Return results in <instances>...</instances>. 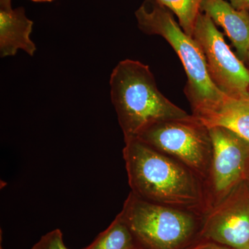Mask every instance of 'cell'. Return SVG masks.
Instances as JSON below:
<instances>
[{
    "label": "cell",
    "instance_id": "cell-1",
    "mask_svg": "<svg viewBox=\"0 0 249 249\" xmlns=\"http://www.w3.org/2000/svg\"><path fill=\"white\" fill-rule=\"evenodd\" d=\"M131 192L143 200L207 213L204 182L189 168L137 138L124 139Z\"/></svg>",
    "mask_w": 249,
    "mask_h": 249
},
{
    "label": "cell",
    "instance_id": "cell-2",
    "mask_svg": "<svg viewBox=\"0 0 249 249\" xmlns=\"http://www.w3.org/2000/svg\"><path fill=\"white\" fill-rule=\"evenodd\" d=\"M109 83L124 140L136 138L157 123L191 116L162 94L150 67L142 62L122 60L113 70Z\"/></svg>",
    "mask_w": 249,
    "mask_h": 249
},
{
    "label": "cell",
    "instance_id": "cell-3",
    "mask_svg": "<svg viewBox=\"0 0 249 249\" xmlns=\"http://www.w3.org/2000/svg\"><path fill=\"white\" fill-rule=\"evenodd\" d=\"M135 16L142 32L163 37L182 62L188 78L184 92L193 115L213 109L225 99L227 95L218 89L209 76L200 47L183 31L171 11L157 0H145Z\"/></svg>",
    "mask_w": 249,
    "mask_h": 249
},
{
    "label": "cell",
    "instance_id": "cell-4",
    "mask_svg": "<svg viewBox=\"0 0 249 249\" xmlns=\"http://www.w3.org/2000/svg\"><path fill=\"white\" fill-rule=\"evenodd\" d=\"M119 215L146 249H185L199 239L204 214L141 199L132 192Z\"/></svg>",
    "mask_w": 249,
    "mask_h": 249
},
{
    "label": "cell",
    "instance_id": "cell-5",
    "mask_svg": "<svg viewBox=\"0 0 249 249\" xmlns=\"http://www.w3.org/2000/svg\"><path fill=\"white\" fill-rule=\"evenodd\" d=\"M136 138L192 170L203 182L209 176L213 155L209 129L196 116L157 123Z\"/></svg>",
    "mask_w": 249,
    "mask_h": 249
},
{
    "label": "cell",
    "instance_id": "cell-6",
    "mask_svg": "<svg viewBox=\"0 0 249 249\" xmlns=\"http://www.w3.org/2000/svg\"><path fill=\"white\" fill-rule=\"evenodd\" d=\"M209 129L213 155L209 176L204 183L207 212L241 182L249 179V142L226 127Z\"/></svg>",
    "mask_w": 249,
    "mask_h": 249
},
{
    "label": "cell",
    "instance_id": "cell-7",
    "mask_svg": "<svg viewBox=\"0 0 249 249\" xmlns=\"http://www.w3.org/2000/svg\"><path fill=\"white\" fill-rule=\"evenodd\" d=\"M193 38L199 45L216 87L229 97L249 100V68L232 52L224 35L207 15L196 19Z\"/></svg>",
    "mask_w": 249,
    "mask_h": 249
},
{
    "label": "cell",
    "instance_id": "cell-8",
    "mask_svg": "<svg viewBox=\"0 0 249 249\" xmlns=\"http://www.w3.org/2000/svg\"><path fill=\"white\" fill-rule=\"evenodd\" d=\"M199 237L233 249H249V179L204 214Z\"/></svg>",
    "mask_w": 249,
    "mask_h": 249
},
{
    "label": "cell",
    "instance_id": "cell-9",
    "mask_svg": "<svg viewBox=\"0 0 249 249\" xmlns=\"http://www.w3.org/2000/svg\"><path fill=\"white\" fill-rule=\"evenodd\" d=\"M201 12L224 29L239 58L245 62L249 45V11L235 9L227 0H204Z\"/></svg>",
    "mask_w": 249,
    "mask_h": 249
},
{
    "label": "cell",
    "instance_id": "cell-10",
    "mask_svg": "<svg viewBox=\"0 0 249 249\" xmlns=\"http://www.w3.org/2000/svg\"><path fill=\"white\" fill-rule=\"evenodd\" d=\"M33 25L22 7L14 9L11 5H0L1 57L13 56L19 49L34 55L36 46L31 39Z\"/></svg>",
    "mask_w": 249,
    "mask_h": 249
},
{
    "label": "cell",
    "instance_id": "cell-11",
    "mask_svg": "<svg viewBox=\"0 0 249 249\" xmlns=\"http://www.w3.org/2000/svg\"><path fill=\"white\" fill-rule=\"evenodd\" d=\"M196 116L209 128L226 127L249 142V100L227 96L215 107Z\"/></svg>",
    "mask_w": 249,
    "mask_h": 249
},
{
    "label": "cell",
    "instance_id": "cell-12",
    "mask_svg": "<svg viewBox=\"0 0 249 249\" xmlns=\"http://www.w3.org/2000/svg\"><path fill=\"white\" fill-rule=\"evenodd\" d=\"M142 247L119 214L104 231L83 249H140Z\"/></svg>",
    "mask_w": 249,
    "mask_h": 249
},
{
    "label": "cell",
    "instance_id": "cell-13",
    "mask_svg": "<svg viewBox=\"0 0 249 249\" xmlns=\"http://www.w3.org/2000/svg\"><path fill=\"white\" fill-rule=\"evenodd\" d=\"M177 16L180 27L193 37L196 19L204 0H157Z\"/></svg>",
    "mask_w": 249,
    "mask_h": 249
},
{
    "label": "cell",
    "instance_id": "cell-14",
    "mask_svg": "<svg viewBox=\"0 0 249 249\" xmlns=\"http://www.w3.org/2000/svg\"><path fill=\"white\" fill-rule=\"evenodd\" d=\"M31 249H70L63 240L61 231L55 229L41 237Z\"/></svg>",
    "mask_w": 249,
    "mask_h": 249
},
{
    "label": "cell",
    "instance_id": "cell-15",
    "mask_svg": "<svg viewBox=\"0 0 249 249\" xmlns=\"http://www.w3.org/2000/svg\"><path fill=\"white\" fill-rule=\"evenodd\" d=\"M185 249H233L213 241L198 239Z\"/></svg>",
    "mask_w": 249,
    "mask_h": 249
},
{
    "label": "cell",
    "instance_id": "cell-16",
    "mask_svg": "<svg viewBox=\"0 0 249 249\" xmlns=\"http://www.w3.org/2000/svg\"><path fill=\"white\" fill-rule=\"evenodd\" d=\"M229 1L235 9L249 11V0H229Z\"/></svg>",
    "mask_w": 249,
    "mask_h": 249
},
{
    "label": "cell",
    "instance_id": "cell-17",
    "mask_svg": "<svg viewBox=\"0 0 249 249\" xmlns=\"http://www.w3.org/2000/svg\"><path fill=\"white\" fill-rule=\"evenodd\" d=\"M0 5H11V0H0Z\"/></svg>",
    "mask_w": 249,
    "mask_h": 249
},
{
    "label": "cell",
    "instance_id": "cell-18",
    "mask_svg": "<svg viewBox=\"0 0 249 249\" xmlns=\"http://www.w3.org/2000/svg\"><path fill=\"white\" fill-rule=\"evenodd\" d=\"M33 1H36V2H45V1H52L53 0H31Z\"/></svg>",
    "mask_w": 249,
    "mask_h": 249
},
{
    "label": "cell",
    "instance_id": "cell-19",
    "mask_svg": "<svg viewBox=\"0 0 249 249\" xmlns=\"http://www.w3.org/2000/svg\"><path fill=\"white\" fill-rule=\"evenodd\" d=\"M249 65V45L248 48V52H247V59H246V62Z\"/></svg>",
    "mask_w": 249,
    "mask_h": 249
},
{
    "label": "cell",
    "instance_id": "cell-20",
    "mask_svg": "<svg viewBox=\"0 0 249 249\" xmlns=\"http://www.w3.org/2000/svg\"><path fill=\"white\" fill-rule=\"evenodd\" d=\"M0 249H3L2 246H1V245H0Z\"/></svg>",
    "mask_w": 249,
    "mask_h": 249
},
{
    "label": "cell",
    "instance_id": "cell-21",
    "mask_svg": "<svg viewBox=\"0 0 249 249\" xmlns=\"http://www.w3.org/2000/svg\"><path fill=\"white\" fill-rule=\"evenodd\" d=\"M140 249H145V248H143V247H142V248Z\"/></svg>",
    "mask_w": 249,
    "mask_h": 249
},
{
    "label": "cell",
    "instance_id": "cell-22",
    "mask_svg": "<svg viewBox=\"0 0 249 249\" xmlns=\"http://www.w3.org/2000/svg\"></svg>",
    "mask_w": 249,
    "mask_h": 249
}]
</instances>
